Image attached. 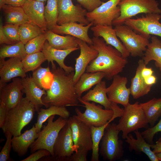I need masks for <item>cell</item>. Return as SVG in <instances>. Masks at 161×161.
I'll return each mask as SVG.
<instances>
[{
    "mask_svg": "<svg viewBox=\"0 0 161 161\" xmlns=\"http://www.w3.org/2000/svg\"><path fill=\"white\" fill-rule=\"evenodd\" d=\"M53 79L42 100L46 108L55 106L59 107L75 106L80 102L73 81L75 71L67 73L62 68L51 64Z\"/></svg>",
    "mask_w": 161,
    "mask_h": 161,
    "instance_id": "obj_1",
    "label": "cell"
},
{
    "mask_svg": "<svg viewBox=\"0 0 161 161\" xmlns=\"http://www.w3.org/2000/svg\"><path fill=\"white\" fill-rule=\"evenodd\" d=\"M93 44L90 46L96 50L98 54L87 66L88 72H100L108 80L122 72L128 63L127 58L112 46L107 44L102 38L94 36Z\"/></svg>",
    "mask_w": 161,
    "mask_h": 161,
    "instance_id": "obj_2",
    "label": "cell"
},
{
    "mask_svg": "<svg viewBox=\"0 0 161 161\" xmlns=\"http://www.w3.org/2000/svg\"><path fill=\"white\" fill-rule=\"evenodd\" d=\"M35 111L34 104L26 97H23L15 107L9 110L0 128L4 133L9 132L13 136H19L23 128L33 119Z\"/></svg>",
    "mask_w": 161,
    "mask_h": 161,
    "instance_id": "obj_3",
    "label": "cell"
},
{
    "mask_svg": "<svg viewBox=\"0 0 161 161\" xmlns=\"http://www.w3.org/2000/svg\"><path fill=\"white\" fill-rule=\"evenodd\" d=\"M124 107L123 114L115 127L122 132V137L125 139L131 132L141 128H148V123L138 102L133 104L129 103Z\"/></svg>",
    "mask_w": 161,
    "mask_h": 161,
    "instance_id": "obj_4",
    "label": "cell"
},
{
    "mask_svg": "<svg viewBox=\"0 0 161 161\" xmlns=\"http://www.w3.org/2000/svg\"><path fill=\"white\" fill-rule=\"evenodd\" d=\"M118 5L120 13L112 22V25L114 26L123 24L127 19L139 14L161 13L156 0H120Z\"/></svg>",
    "mask_w": 161,
    "mask_h": 161,
    "instance_id": "obj_5",
    "label": "cell"
},
{
    "mask_svg": "<svg viewBox=\"0 0 161 161\" xmlns=\"http://www.w3.org/2000/svg\"><path fill=\"white\" fill-rule=\"evenodd\" d=\"M55 115L48 118L47 125L39 132L38 137L30 146L31 153L40 149H45L50 153L52 156H53V147L56 140L68 120V119L60 116L54 121Z\"/></svg>",
    "mask_w": 161,
    "mask_h": 161,
    "instance_id": "obj_6",
    "label": "cell"
},
{
    "mask_svg": "<svg viewBox=\"0 0 161 161\" xmlns=\"http://www.w3.org/2000/svg\"><path fill=\"white\" fill-rule=\"evenodd\" d=\"M116 35L133 57H142L150 42L148 38L136 33L125 24L115 26Z\"/></svg>",
    "mask_w": 161,
    "mask_h": 161,
    "instance_id": "obj_7",
    "label": "cell"
},
{
    "mask_svg": "<svg viewBox=\"0 0 161 161\" xmlns=\"http://www.w3.org/2000/svg\"><path fill=\"white\" fill-rule=\"evenodd\" d=\"M78 100L84 105L86 110L82 113L78 108H76L75 116L89 126H100L112 118L114 115L112 110L103 109L102 106L96 105L95 102L85 101L81 98H79Z\"/></svg>",
    "mask_w": 161,
    "mask_h": 161,
    "instance_id": "obj_8",
    "label": "cell"
},
{
    "mask_svg": "<svg viewBox=\"0 0 161 161\" xmlns=\"http://www.w3.org/2000/svg\"><path fill=\"white\" fill-rule=\"evenodd\" d=\"M116 124L108 125L101 140L100 154L104 159L109 161L119 160L124 153L123 142L118 137L120 131L116 128Z\"/></svg>",
    "mask_w": 161,
    "mask_h": 161,
    "instance_id": "obj_9",
    "label": "cell"
},
{
    "mask_svg": "<svg viewBox=\"0 0 161 161\" xmlns=\"http://www.w3.org/2000/svg\"><path fill=\"white\" fill-rule=\"evenodd\" d=\"M75 151L72 132L67 123L59 133L53 147L54 155L46 156L41 161H69L70 157Z\"/></svg>",
    "mask_w": 161,
    "mask_h": 161,
    "instance_id": "obj_10",
    "label": "cell"
},
{
    "mask_svg": "<svg viewBox=\"0 0 161 161\" xmlns=\"http://www.w3.org/2000/svg\"><path fill=\"white\" fill-rule=\"evenodd\" d=\"M161 18L160 14L148 13L135 19L128 18L124 24L130 27L136 33L149 39L151 35L161 37Z\"/></svg>",
    "mask_w": 161,
    "mask_h": 161,
    "instance_id": "obj_11",
    "label": "cell"
},
{
    "mask_svg": "<svg viewBox=\"0 0 161 161\" xmlns=\"http://www.w3.org/2000/svg\"><path fill=\"white\" fill-rule=\"evenodd\" d=\"M72 0H58V17L57 24L78 22L86 25L90 22L86 16L88 12L80 5H75Z\"/></svg>",
    "mask_w": 161,
    "mask_h": 161,
    "instance_id": "obj_12",
    "label": "cell"
},
{
    "mask_svg": "<svg viewBox=\"0 0 161 161\" xmlns=\"http://www.w3.org/2000/svg\"><path fill=\"white\" fill-rule=\"evenodd\" d=\"M120 0H108L103 3L93 11L88 12L86 18L93 25L100 24L112 25L113 21L120 15L118 4Z\"/></svg>",
    "mask_w": 161,
    "mask_h": 161,
    "instance_id": "obj_13",
    "label": "cell"
},
{
    "mask_svg": "<svg viewBox=\"0 0 161 161\" xmlns=\"http://www.w3.org/2000/svg\"><path fill=\"white\" fill-rule=\"evenodd\" d=\"M67 123L71 128L75 152L79 148L92 150L91 127L78 119L75 115L68 119Z\"/></svg>",
    "mask_w": 161,
    "mask_h": 161,
    "instance_id": "obj_14",
    "label": "cell"
},
{
    "mask_svg": "<svg viewBox=\"0 0 161 161\" xmlns=\"http://www.w3.org/2000/svg\"><path fill=\"white\" fill-rule=\"evenodd\" d=\"M128 79L118 75L114 76L111 84L106 88L108 97L111 102L119 104L124 107L129 103L131 92L126 86Z\"/></svg>",
    "mask_w": 161,
    "mask_h": 161,
    "instance_id": "obj_15",
    "label": "cell"
},
{
    "mask_svg": "<svg viewBox=\"0 0 161 161\" xmlns=\"http://www.w3.org/2000/svg\"><path fill=\"white\" fill-rule=\"evenodd\" d=\"M18 57L0 61V89L15 78L27 76L22 62Z\"/></svg>",
    "mask_w": 161,
    "mask_h": 161,
    "instance_id": "obj_16",
    "label": "cell"
},
{
    "mask_svg": "<svg viewBox=\"0 0 161 161\" xmlns=\"http://www.w3.org/2000/svg\"><path fill=\"white\" fill-rule=\"evenodd\" d=\"M77 42L80 50L79 55L75 59L73 81L75 83L86 71L89 64L97 57L98 52L86 42L76 38Z\"/></svg>",
    "mask_w": 161,
    "mask_h": 161,
    "instance_id": "obj_17",
    "label": "cell"
},
{
    "mask_svg": "<svg viewBox=\"0 0 161 161\" xmlns=\"http://www.w3.org/2000/svg\"><path fill=\"white\" fill-rule=\"evenodd\" d=\"M22 79L13 78L11 82L0 89V102H3L9 110L15 107L23 98Z\"/></svg>",
    "mask_w": 161,
    "mask_h": 161,
    "instance_id": "obj_18",
    "label": "cell"
},
{
    "mask_svg": "<svg viewBox=\"0 0 161 161\" xmlns=\"http://www.w3.org/2000/svg\"><path fill=\"white\" fill-rule=\"evenodd\" d=\"M91 30L95 37H102L107 44L110 45L117 49L123 57L127 58L129 56L130 53L118 38L112 25L97 24L91 27Z\"/></svg>",
    "mask_w": 161,
    "mask_h": 161,
    "instance_id": "obj_19",
    "label": "cell"
},
{
    "mask_svg": "<svg viewBox=\"0 0 161 161\" xmlns=\"http://www.w3.org/2000/svg\"><path fill=\"white\" fill-rule=\"evenodd\" d=\"M93 25L92 22H90L86 25L77 22L62 25L57 24L51 30L59 35H71L86 42L89 45H92L93 42L92 39L90 38L88 35V31L90 27Z\"/></svg>",
    "mask_w": 161,
    "mask_h": 161,
    "instance_id": "obj_20",
    "label": "cell"
},
{
    "mask_svg": "<svg viewBox=\"0 0 161 161\" xmlns=\"http://www.w3.org/2000/svg\"><path fill=\"white\" fill-rule=\"evenodd\" d=\"M22 7L30 23L45 32L48 30L44 15V2L27 0Z\"/></svg>",
    "mask_w": 161,
    "mask_h": 161,
    "instance_id": "obj_21",
    "label": "cell"
},
{
    "mask_svg": "<svg viewBox=\"0 0 161 161\" xmlns=\"http://www.w3.org/2000/svg\"><path fill=\"white\" fill-rule=\"evenodd\" d=\"M79 47L70 49L61 50L54 48L51 47L47 41L42 50L48 63L51 64L55 61L59 67L63 69L67 73L75 71V68L72 66L66 65L64 62L65 58L72 52L79 49Z\"/></svg>",
    "mask_w": 161,
    "mask_h": 161,
    "instance_id": "obj_22",
    "label": "cell"
},
{
    "mask_svg": "<svg viewBox=\"0 0 161 161\" xmlns=\"http://www.w3.org/2000/svg\"><path fill=\"white\" fill-rule=\"evenodd\" d=\"M34 125L25 131L23 134L17 136H13L12 139V148L18 156L22 157L27 154L31 145L39 136Z\"/></svg>",
    "mask_w": 161,
    "mask_h": 161,
    "instance_id": "obj_23",
    "label": "cell"
},
{
    "mask_svg": "<svg viewBox=\"0 0 161 161\" xmlns=\"http://www.w3.org/2000/svg\"><path fill=\"white\" fill-rule=\"evenodd\" d=\"M23 86V92L26 97L34 105L36 112L45 105L42 100V97L46 94V91L39 87L31 76H26L21 78Z\"/></svg>",
    "mask_w": 161,
    "mask_h": 161,
    "instance_id": "obj_24",
    "label": "cell"
},
{
    "mask_svg": "<svg viewBox=\"0 0 161 161\" xmlns=\"http://www.w3.org/2000/svg\"><path fill=\"white\" fill-rule=\"evenodd\" d=\"M136 137L135 139L129 133L126 138V142L129 144L130 151H134L137 154L143 152L145 154L151 161H159L155 154L151 149V144L148 143L143 137L141 133L138 130L134 131Z\"/></svg>",
    "mask_w": 161,
    "mask_h": 161,
    "instance_id": "obj_25",
    "label": "cell"
},
{
    "mask_svg": "<svg viewBox=\"0 0 161 161\" xmlns=\"http://www.w3.org/2000/svg\"><path fill=\"white\" fill-rule=\"evenodd\" d=\"M135 75L131 80L130 87L131 94L134 99H136L143 96L150 92L152 85L147 84L141 74L143 68L146 65L142 59L138 62Z\"/></svg>",
    "mask_w": 161,
    "mask_h": 161,
    "instance_id": "obj_26",
    "label": "cell"
},
{
    "mask_svg": "<svg viewBox=\"0 0 161 161\" xmlns=\"http://www.w3.org/2000/svg\"><path fill=\"white\" fill-rule=\"evenodd\" d=\"M106 88V82L101 80L81 98L85 101L98 103L105 109H111V102L108 97Z\"/></svg>",
    "mask_w": 161,
    "mask_h": 161,
    "instance_id": "obj_27",
    "label": "cell"
},
{
    "mask_svg": "<svg viewBox=\"0 0 161 161\" xmlns=\"http://www.w3.org/2000/svg\"><path fill=\"white\" fill-rule=\"evenodd\" d=\"M46 33L47 41L53 48L58 49L66 50L79 47L76 38L69 35L62 36L48 30Z\"/></svg>",
    "mask_w": 161,
    "mask_h": 161,
    "instance_id": "obj_28",
    "label": "cell"
},
{
    "mask_svg": "<svg viewBox=\"0 0 161 161\" xmlns=\"http://www.w3.org/2000/svg\"><path fill=\"white\" fill-rule=\"evenodd\" d=\"M104 78V74L100 72L83 73L75 84V91L78 97L81 98L84 92L100 82Z\"/></svg>",
    "mask_w": 161,
    "mask_h": 161,
    "instance_id": "obj_29",
    "label": "cell"
},
{
    "mask_svg": "<svg viewBox=\"0 0 161 161\" xmlns=\"http://www.w3.org/2000/svg\"><path fill=\"white\" fill-rule=\"evenodd\" d=\"M121 112L118 110L114 111V115L112 118L105 125L99 127L91 126V138L92 142L91 161H99V145L100 141L103 136L105 129L111 122L115 118L120 117Z\"/></svg>",
    "mask_w": 161,
    "mask_h": 161,
    "instance_id": "obj_30",
    "label": "cell"
},
{
    "mask_svg": "<svg viewBox=\"0 0 161 161\" xmlns=\"http://www.w3.org/2000/svg\"><path fill=\"white\" fill-rule=\"evenodd\" d=\"M36 123L34 126L37 133L40 132L43 123L48 118L53 115H58L65 119H68L70 113L65 107H59L55 106H49L46 109L41 108L38 112Z\"/></svg>",
    "mask_w": 161,
    "mask_h": 161,
    "instance_id": "obj_31",
    "label": "cell"
},
{
    "mask_svg": "<svg viewBox=\"0 0 161 161\" xmlns=\"http://www.w3.org/2000/svg\"><path fill=\"white\" fill-rule=\"evenodd\" d=\"M142 59L146 66L152 61L161 72V41L156 36L151 38L150 42Z\"/></svg>",
    "mask_w": 161,
    "mask_h": 161,
    "instance_id": "obj_32",
    "label": "cell"
},
{
    "mask_svg": "<svg viewBox=\"0 0 161 161\" xmlns=\"http://www.w3.org/2000/svg\"><path fill=\"white\" fill-rule=\"evenodd\" d=\"M150 127L153 126L161 116V97H154L147 102L140 103Z\"/></svg>",
    "mask_w": 161,
    "mask_h": 161,
    "instance_id": "obj_33",
    "label": "cell"
},
{
    "mask_svg": "<svg viewBox=\"0 0 161 161\" xmlns=\"http://www.w3.org/2000/svg\"><path fill=\"white\" fill-rule=\"evenodd\" d=\"M1 9L5 14L6 24L20 26L24 23L30 22L22 7L5 4Z\"/></svg>",
    "mask_w": 161,
    "mask_h": 161,
    "instance_id": "obj_34",
    "label": "cell"
},
{
    "mask_svg": "<svg viewBox=\"0 0 161 161\" xmlns=\"http://www.w3.org/2000/svg\"><path fill=\"white\" fill-rule=\"evenodd\" d=\"M25 45L21 41L16 44L4 45L0 50V61L6 58L18 57L22 60L27 55Z\"/></svg>",
    "mask_w": 161,
    "mask_h": 161,
    "instance_id": "obj_35",
    "label": "cell"
},
{
    "mask_svg": "<svg viewBox=\"0 0 161 161\" xmlns=\"http://www.w3.org/2000/svg\"><path fill=\"white\" fill-rule=\"evenodd\" d=\"M46 32L30 22L24 23L19 26L20 41L24 45L30 40Z\"/></svg>",
    "mask_w": 161,
    "mask_h": 161,
    "instance_id": "obj_36",
    "label": "cell"
},
{
    "mask_svg": "<svg viewBox=\"0 0 161 161\" xmlns=\"http://www.w3.org/2000/svg\"><path fill=\"white\" fill-rule=\"evenodd\" d=\"M47 61L45 56L42 51L30 54H27L22 60L23 68L27 73L33 71L41 66Z\"/></svg>",
    "mask_w": 161,
    "mask_h": 161,
    "instance_id": "obj_37",
    "label": "cell"
},
{
    "mask_svg": "<svg viewBox=\"0 0 161 161\" xmlns=\"http://www.w3.org/2000/svg\"><path fill=\"white\" fill-rule=\"evenodd\" d=\"M44 15L47 29L51 30L57 24L58 17V0H47L45 6Z\"/></svg>",
    "mask_w": 161,
    "mask_h": 161,
    "instance_id": "obj_38",
    "label": "cell"
},
{
    "mask_svg": "<svg viewBox=\"0 0 161 161\" xmlns=\"http://www.w3.org/2000/svg\"><path fill=\"white\" fill-rule=\"evenodd\" d=\"M47 41V37L45 32L29 41L25 44L27 54H30L42 51Z\"/></svg>",
    "mask_w": 161,
    "mask_h": 161,
    "instance_id": "obj_39",
    "label": "cell"
},
{
    "mask_svg": "<svg viewBox=\"0 0 161 161\" xmlns=\"http://www.w3.org/2000/svg\"><path fill=\"white\" fill-rule=\"evenodd\" d=\"M32 78L37 85L40 88L44 89V82L47 77L52 75L49 67H43L40 66L32 72Z\"/></svg>",
    "mask_w": 161,
    "mask_h": 161,
    "instance_id": "obj_40",
    "label": "cell"
},
{
    "mask_svg": "<svg viewBox=\"0 0 161 161\" xmlns=\"http://www.w3.org/2000/svg\"><path fill=\"white\" fill-rule=\"evenodd\" d=\"M19 26L18 25L11 24H6L3 26L4 32L14 44L20 41Z\"/></svg>",
    "mask_w": 161,
    "mask_h": 161,
    "instance_id": "obj_41",
    "label": "cell"
},
{
    "mask_svg": "<svg viewBox=\"0 0 161 161\" xmlns=\"http://www.w3.org/2000/svg\"><path fill=\"white\" fill-rule=\"evenodd\" d=\"M159 132H161V119L157 124L152 127L148 128L141 133L145 140L148 143L153 144L154 136ZM158 140L161 141V137Z\"/></svg>",
    "mask_w": 161,
    "mask_h": 161,
    "instance_id": "obj_42",
    "label": "cell"
},
{
    "mask_svg": "<svg viewBox=\"0 0 161 161\" xmlns=\"http://www.w3.org/2000/svg\"><path fill=\"white\" fill-rule=\"evenodd\" d=\"M4 134L6 141L0 153V161H11L10 153L12 148L11 142L13 136L9 132H6Z\"/></svg>",
    "mask_w": 161,
    "mask_h": 161,
    "instance_id": "obj_43",
    "label": "cell"
},
{
    "mask_svg": "<svg viewBox=\"0 0 161 161\" xmlns=\"http://www.w3.org/2000/svg\"><path fill=\"white\" fill-rule=\"evenodd\" d=\"M88 12H90L100 6L103 3L101 0H77Z\"/></svg>",
    "mask_w": 161,
    "mask_h": 161,
    "instance_id": "obj_44",
    "label": "cell"
},
{
    "mask_svg": "<svg viewBox=\"0 0 161 161\" xmlns=\"http://www.w3.org/2000/svg\"><path fill=\"white\" fill-rule=\"evenodd\" d=\"M51 156L50 153L45 149H40L32 153L28 157L21 161H37L43 157Z\"/></svg>",
    "mask_w": 161,
    "mask_h": 161,
    "instance_id": "obj_45",
    "label": "cell"
},
{
    "mask_svg": "<svg viewBox=\"0 0 161 161\" xmlns=\"http://www.w3.org/2000/svg\"><path fill=\"white\" fill-rule=\"evenodd\" d=\"M88 152L85 148H79L70 156L69 161H86Z\"/></svg>",
    "mask_w": 161,
    "mask_h": 161,
    "instance_id": "obj_46",
    "label": "cell"
},
{
    "mask_svg": "<svg viewBox=\"0 0 161 161\" xmlns=\"http://www.w3.org/2000/svg\"><path fill=\"white\" fill-rule=\"evenodd\" d=\"M9 109L5 104L0 101V128L3 125L7 116Z\"/></svg>",
    "mask_w": 161,
    "mask_h": 161,
    "instance_id": "obj_47",
    "label": "cell"
},
{
    "mask_svg": "<svg viewBox=\"0 0 161 161\" xmlns=\"http://www.w3.org/2000/svg\"><path fill=\"white\" fill-rule=\"evenodd\" d=\"M3 25L1 21L0 25V44H5L8 45L14 44L8 38L4 31Z\"/></svg>",
    "mask_w": 161,
    "mask_h": 161,
    "instance_id": "obj_48",
    "label": "cell"
},
{
    "mask_svg": "<svg viewBox=\"0 0 161 161\" xmlns=\"http://www.w3.org/2000/svg\"><path fill=\"white\" fill-rule=\"evenodd\" d=\"M27 0H5L6 4L16 7H22Z\"/></svg>",
    "mask_w": 161,
    "mask_h": 161,
    "instance_id": "obj_49",
    "label": "cell"
},
{
    "mask_svg": "<svg viewBox=\"0 0 161 161\" xmlns=\"http://www.w3.org/2000/svg\"><path fill=\"white\" fill-rule=\"evenodd\" d=\"M153 72L151 68L147 67L146 66L143 68L141 71L142 75L144 78L153 75Z\"/></svg>",
    "mask_w": 161,
    "mask_h": 161,
    "instance_id": "obj_50",
    "label": "cell"
},
{
    "mask_svg": "<svg viewBox=\"0 0 161 161\" xmlns=\"http://www.w3.org/2000/svg\"><path fill=\"white\" fill-rule=\"evenodd\" d=\"M151 147L153 149L152 151L155 154L161 152V141L158 140L155 144H151Z\"/></svg>",
    "mask_w": 161,
    "mask_h": 161,
    "instance_id": "obj_51",
    "label": "cell"
},
{
    "mask_svg": "<svg viewBox=\"0 0 161 161\" xmlns=\"http://www.w3.org/2000/svg\"><path fill=\"white\" fill-rule=\"evenodd\" d=\"M145 83L149 85H153L156 83L157 81V78L153 75L144 78Z\"/></svg>",
    "mask_w": 161,
    "mask_h": 161,
    "instance_id": "obj_52",
    "label": "cell"
},
{
    "mask_svg": "<svg viewBox=\"0 0 161 161\" xmlns=\"http://www.w3.org/2000/svg\"><path fill=\"white\" fill-rule=\"evenodd\" d=\"M6 4L5 0H0V8L2 9V7Z\"/></svg>",
    "mask_w": 161,
    "mask_h": 161,
    "instance_id": "obj_53",
    "label": "cell"
},
{
    "mask_svg": "<svg viewBox=\"0 0 161 161\" xmlns=\"http://www.w3.org/2000/svg\"><path fill=\"white\" fill-rule=\"evenodd\" d=\"M155 154L159 161H161V152L156 153Z\"/></svg>",
    "mask_w": 161,
    "mask_h": 161,
    "instance_id": "obj_54",
    "label": "cell"
},
{
    "mask_svg": "<svg viewBox=\"0 0 161 161\" xmlns=\"http://www.w3.org/2000/svg\"><path fill=\"white\" fill-rule=\"evenodd\" d=\"M35 0L39 1L44 2L46 1L47 0Z\"/></svg>",
    "mask_w": 161,
    "mask_h": 161,
    "instance_id": "obj_55",
    "label": "cell"
},
{
    "mask_svg": "<svg viewBox=\"0 0 161 161\" xmlns=\"http://www.w3.org/2000/svg\"></svg>",
    "mask_w": 161,
    "mask_h": 161,
    "instance_id": "obj_56",
    "label": "cell"
}]
</instances>
